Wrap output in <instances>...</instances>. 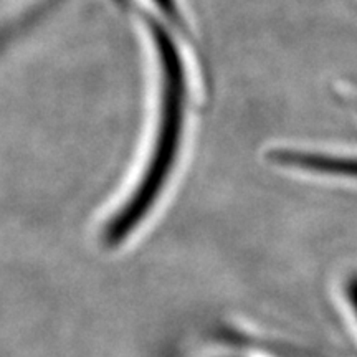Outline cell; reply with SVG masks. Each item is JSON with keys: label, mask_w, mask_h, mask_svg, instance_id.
Returning <instances> with one entry per match:
<instances>
[{"label": "cell", "mask_w": 357, "mask_h": 357, "mask_svg": "<svg viewBox=\"0 0 357 357\" xmlns=\"http://www.w3.org/2000/svg\"><path fill=\"white\" fill-rule=\"evenodd\" d=\"M270 159L280 166L306 169V171L333 174V176L357 177L356 158H336V155L305 153V151L280 149L270 154Z\"/></svg>", "instance_id": "7a4b0ae2"}, {"label": "cell", "mask_w": 357, "mask_h": 357, "mask_svg": "<svg viewBox=\"0 0 357 357\" xmlns=\"http://www.w3.org/2000/svg\"><path fill=\"white\" fill-rule=\"evenodd\" d=\"M346 294H347V300H349V305L352 307V311H354L356 316H357V273L351 275L349 280H347Z\"/></svg>", "instance_id": "3957f363"}, {"label": "cell", "mask_w": 357, "mask_h": 357, "mask_svg": "<svg viewBox=\"0 0 357 357\" xmlns=\"http://www.w3.org/2000/svg\"><path fill=\"white\" fill-rule=\"evenodd\" d=\"M153 43L160 63V114L153 142L149 164L131 199L111 220L105 240L108 245L121 243L149 213L166 185L176 164L184 129L187 83L181 53L164 26L151 20Z\"/></svg>", "instance_id": "6da1fadb"}]
</instances>
